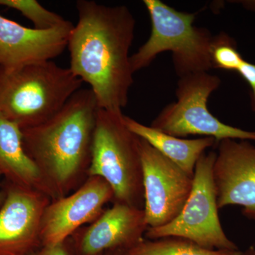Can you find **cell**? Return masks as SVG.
Segmentation results:
<instances>
[{
	"instance_id": "6da1fadb",
	"label": "cell",
	"mask_w": 255,
	"mask_h": 255,
	"mask_svg": "<svg viewBox=\"0 0 255 255\" xmlns=\"http://www.w3.org/2000/svg\"><path fill=\"white\" fill-rule=\"evenodd\" d=\"M78 20L69 37L70 68L90 85L99 108L122 113L133 83L130 50L135 19L125 5L76 2Z\"/></svg>"
},
{
	"instance_id": "7a4b0ae2",
	"label": "cell",
	"mask_w": 255,
	"mask_h": 255,
	"mask_svg": "<svg viewBox=\"0 0 255 255\" xmlns=\"http://www.w3.org/2000/svg\"><path fill=\"white\" fill-rule=\"evenodd\" d=\"M99 109L93 92L81 88L52 118L22 129L23 148L51 201L71 194L88 178Z\"/></svg>"
},
{
	"instance_id": "3957f363",
	"label": "cell",
	"mask_w": 255,
	"mask_h": 255,
	"mask_svg": "<svg viewBox=\"0 0 255 255\" xmlns=\"http://www.w3.org/2000/svg\"><path fill=\"white\" fill-rule=\"evenodd\" d=\"M82 80L53 60L0 67V114L22 129L44 123L80 90Z\"/></svg>"
},
{
	"instance_id": "277c9868",
	"label": "cell",
	"mask_w": 255,
	"mask_h": 255,
	"mask_svg": "<svg viewBox=\"0 0 255 255\" xmlns=\"http://www.w3.org/2000/svg\"><path fill=\"white\" fill-rule=\"evenodd\" d=\"M150 15L151 33L147 41L130 56L132 73L147 68L165 51L172 53L179 78L212 69V33L194 25L196 13L179 11L160 0H144Z\"/></svg>"
},
{
	"instance_id": "5b68a950",
	"label": "cell",
	"mask_w": 255,
	"mask_h": 255,
	"mask_svg": "<svg viewBox=\"0 0 255 255\" xmlns=\"http://www.w3.org/2000/svg\"><path fill=\"white\" fill-rule=\"evenodd\" d=\"M124 114L99 109L89 177H102L114 191V203L144 208L140 137L124 123Z\"/></svg>"
},
{
	"instance_id": "8992f818",
	"label": "cell",
	"mask_w": 255,
	"mask_h": 255,
	"mask_svg": "<svg viewBox=\"0 0 255 255\" xmlns=\"http://www.w3.org/2000/svg\"><path fill=\"white\" fill-rule=\"evenodd\" d=\"M221 85L219 76L201 72L179 78L176 89L177 102L164 107L150 127L177 137L189 135L255 141V131L223 123L210 112L208 100Z\"/></svg>"
},
{
	"instance_id": "52a82bcc",
	"label": "cell",
	"mask_w": 255,
	"mask_h": 255,
	"mask_svg": "<svg viewBox=\"0 0 255 255\" xmlns=\"http://www.w3.org/2000/svg\"><path fill=\"white\" fill-rule=\"evenodd\" d=\"M216 156L214 151L201 155L196 163L190 195L180 214L166 226L147 228L145 234L147 240L179 237L206 249L239 251L220 221L213 179Z\"/></svg>"
},
{
	"instance_id": "ba28073f",
	"label": "cell",
	"mask_w": 255,
	"mask_h": 255,
	"mask_svg": "<svg viewBox=\"0 0 255 255\" xmlns=\"http://www.w3.org/2000/svg\"><path fill=\"white\" fill-rule=\"evenodd\" d=\"M144 211L150 228L166 226L180 214L190 195L193 177L140 138Z\"/></svg>"
},
{
	"instance_id": "9c48e42d",
	"label": "cell",
	"mask_w": 255,
	"mask_h": 255,
	"mask_svg": "<svg viewBox=\"0 0 255 255\" xmlns=\"http://www.w3.org/2000/svg\"><path fill=\"white\" fill-rule=\"evenodd\" d=\"M114 199L109 183L95 176L87 178L72 194L50 201L42 219V246L65 243L84 225L98 219L105 211L106 204Z\"/></svg>"
},
{
	"instance_id": "30bf717a",
	"label": "cell",
	"mask_w": 255,
	"mask_h": 255,
	"mask_svg": "<svg viewBox=\"0 0 255 255\" xmlns=\"http://www.w3.org/2000/svg\"><path fill=\"white\" fill-rule=\"evenodd\" d=\"M0 207V255H27L42 246V219L51 199L41 191L5 183Z\"/></svg>"
},
{
	"instance_id": "8fae6325",
	"label": "cell",
	"mask_w": 255,
	"mask_h": 255,
	"mask_svg": "<svg viewBox=\"0 0 255 255\" xmlns=\"http://www.w3.org/2000/svg\"><path fill=\"white\" fill-rule=\"evenodd\" d=\"M147 228L143 209L114 203L90 226L78 230L66 243L70 254L125 253L145 239Z\"/></svg>"
},
{
	"instance_id": "7c38bea8",
	"label": "cell",
	"mask_w": 255,
	"mask_h": 255,
	"mask_svg": "<svg viewBox=\"0 0 255 255\" xmlns=\"http://www.w3.org/2000/svg\"><path fill=\"white\" fill-rule=\"evenodd\" d=\"M216 145L213 179L218 208L241 206L242 214L255 221V145L235 139Z\"/></svg>"
},
{
	"instance_id": "4fadbf2b",
	"label": "cell",
	"mask_w": 255,
	"mask_h": 255,
	"mask_svg": "<svg viewBox=\"0 0 255 255\" xmlns=\"http://www.w3.org/2000/svg\"><path fill=\"white\" fill-rule=\"evenodd\" d=\"M73 26L68 21L51 29H36L0 15V67L16 68L53 60L68 48Z\"/></svg>"
},
{
	"instance_id": "5bb4252c",
	"label": "cell",
	"mask_w": 255,
	"mask_h": 255,
	"mask_svg": "<svg viewBox=\"0 0 255 255\" xmlns=\"http://www.w3.org/2000/svg\"><path fill=\"white\" fill-rule=\"evenodd\" d=\"M0 174L4 176L6 182L41 191L49 197L39 170L23 148L22 130L1 114Z\"/></svg>"
},
{
	"instance_id": "9a60e30c",
	"label": "cell",
	"mask_w": 255,
	"mask_h": 255,
	"mask_svg": "<svg viewBox=\"0 0 255 255\" xmlns=\"http://www.w3.org/2000/svg\"><path fill=\"white\" fill-rule=\"evenodd\" d=\"M124 120L132 132L148 142L191 177H194L196 163L201 155L217 143L216 139L211 137L184 139L168 135L127 116L124 115Z\"/></svg>"
},
{
	"instance_id": "2e32d148",
	"label": "cell",
	"mask_w": 255,
	"mask_h": 255,
	"mask_svg": "<svg viewBox=\"0 0 255 255\" xmlns=\"http://www.w3.org/2000/svg\"><path fill=\"white\" fill-rule=\"evenodd\" d=\"M239 251L206 249L184 238L167 237L144 239L124 255H236Z\"/></svg>"
},
{
	"instance_id": "e0dca14e",
	"label": "cell",
	"mask_w": 255,
	"mask_h": 255,
	"mask_svg": "<svg viewBox=\"0 0 255 255\" xmlns=\"http://www.w3.org/2000/svg\"><path fill=\"white\" fill-rule=\"evenodd\" d=\"M0 6L17 10L33 23L36 29H51L62 26L68 21L43 7L36 0H0Z\"/></svg>"
},
{
	"instance_id": "ac0fdd59",
	"label": "cell",
	"mask_w": 255,
	"mask_h": 255,
	"mask_svg": "<svg viewBox=\"0 0 255 255\" xmlns=\"http://www.w3.org/2000/svg\"><path fill=\"white\" fill-rule=\"evenodd\" d=\"M210 54L212 68L237 72L245 61L238 50L237 42L224 31L214 36Z\"/></svg>"
},
{
	"instance_id": "d6986e66",
	"label": "cell",
	"mask_w": 255,
	"mask_h": 255,
	"mask_svg": "<svg viewBox=\"0 0 255 255\" xmlns=\"http://www.w3.org/2000/svg\"><path fill=\"white\" fill-rule=\"evenodd\" d=\"M251 88V107L255 114V64L245 60L237 71Z\"/></svg>"
},
{
	"instance_id": "ffe728a7",
	"label": "cell",
	"mask_w": 255,
	"mask_h": 255,
	"mask_svg": "<svg viewBox=\"0 0 255 255\" xmlns=\"http://www.w3.org/2000/svg\"><path fill=\"white\" fill-rule=\"evenodd\" d=\"M66 242L55 246H41L27 255H70Z\"/></svg>"
},
{
	"instance_id": "44dd1931",
	"label": "cell",
	"mask_w": 255,
	"mask_h": 255,
	"mask_svg": "<svg viewBox=\"0 0 255 255\" xmlns=\"http://www.w3.org/2000/svg\"><path fill=\"white\" fill-rule=\"evenodd\" d=\"M240 2H242L241 4L247 9L255 11V1H240Z\"/></svg>"
},
{
	"instance_id": "7402d4cb",
	"label": "cell",
	"mask_w": 255,
	"mask_h": 255,
	"mask_svg": "<svg viewBox=\"0 0 255 255\" xmlns=\"http://www.w3.org/2000/svg\"><path fill=\"white\" fill-rule=\"evenodd\" d=\"M236 255H255V248L253 246L250 247L246 251H240Z\"/></svg>"
},
{
	"instance_id": "603a6c76",
	"label": "cell",
	"mask_w": 255,
	"mask_h": 255,
	"mask_svg": "<svg viewBox=\"0 0 255 255\" xmlns=\"http://www.w3.org/2000/svg\"><path fill=\"white\" fill-rule=\"evenodd\" d=\"M70 255H79L75 254H70ZM124 255V252H110V253H105L103 255Z\"/></svg>"
},
{
	"instance_id": "cb8c5ba5",
	"label": "cell",
	"mask_w": 255,
	"mask_h": 255,
	"mask_svg": "<svg viewBox=\"0 0 255 255\" xmlns=\"http://www.w3.org/2000/svg\"><path fill=\"white\" fill-rule=\"evenodd\" d=\"M1 177V174H0V177ZM4 200V192L0 189V207L2 205L3 202Z\"/></svg>"
}]
</instances>
